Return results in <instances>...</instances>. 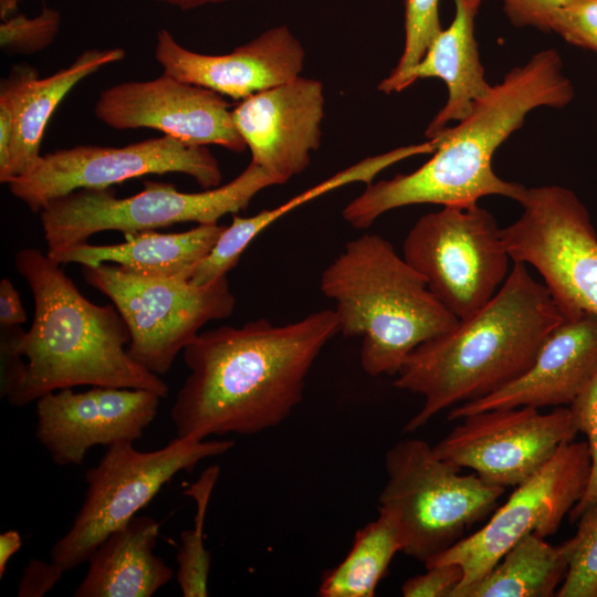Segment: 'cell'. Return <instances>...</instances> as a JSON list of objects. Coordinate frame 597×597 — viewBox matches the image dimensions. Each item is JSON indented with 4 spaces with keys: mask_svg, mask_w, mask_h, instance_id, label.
Instances as JSON below:
<instances>
[{
    "mask_svg": "<svg viewBox=\"0 0 597 597\" xmlns=\"http://www.w3.org/2000/svg\"><path fill=\"white\" fill-rule=\"evenodd\" d=\"M338 333L334 310L283 325L258 318L199 333L182 350L189 375L170 410L176 437L252 436L279 426L302 401L311 367Z\"/></svg>",
    "mask_w": 597,
    "mask_h": 597,
    "instance_id": "cell-1",
    "label": "cell"
},
{
    "mask_svg": "<svg viewBox=\"0 0 597 597\" xmlns=\"http://www.w3.org/2000/svg\"><path fill=\"white\" fill-rule=\"evenodd\" d=\"M574 94L558 52L553 49L537 52L492 85L457 126L434 135L438 147L421 167L368 184L345 206L344 220L356 229H366L383 213L400 207L470 206L493 195L520 203L526 188L499 177L492 167L493 156L522 127L530 112L543 106L563 108Z\"/></svg>",
    "mask_w": 597,
    "mask_h": 597,
    "instance_id": "cell-2",
    "label": "cell"
},
{
    "mask_svg": "<svg viewBox=\"0 0 597 597\" xmlns=\"http://www.w3.org/2000/svg\"><path fill=\"white\" fill-rule=\"evenodd\" d=\"M564 315L548 290L513 263L495 295L450 331L407 357L394 386L421 395V409L405 425L412 432L437 413L480 399L521 376Z\"/></svg>",
    "mask_w": 597,
    "mask_h": 597,
    "instance_id": "cell-3",
    "label": "cell"
},
{
    "mask_svg": "<svg viewBox=\"0 0 597 597\" xmlns=\"http://www.w3.org/2000/svg\"><path fill=\"white\" fill-rule=\"evenodd\" d=\"M14 266L30 287L34 316L21 339L25 371L11 406L82 385L168 396V385L129 356V329L114 304L88 301L61 264L35 248L19 250Z\"/></svg>",
    "mask_w": 597,
    "mask_h": 597,
    "instance_id": "cell-4",
    "label": "cell"
},
{
    "mask_svg": "<svg viewBox=\"0 0 597 597\" xmlns=\"http://www.w3.org/2000/svg\"><path fill=\"white\" fill-rule=\"evenodd\" d=\"M320 287L335 302L339 333L362 337L360 365L370 376L397 375L413 349L459 322L378 234L347 242L322 272Z\"/></svg>",
    "mask_w": 597,
    "mask_h": 597,
    "instance_id": "cell-5",
    "label": "cell"
},
{
    "mask_svg": "<svg viewBox=\"0 0 597 597\" xmlns=\"http://www.w3.org/2000/svg\"><path fill=\"white\" fill-rule=\"evenodd\" d=\"M276 185H281L277 178L250 161L228 184L200 192L179 191L172 184L153 180L126 198H117L111 188L77 189L48 201L39 212L46 253L85 243L103 231L126 235L177 223H218L223 216L245 209L261 190Z\"/></svg>",
    "mask_w": 597,
    "mask_h": 597,
    "instance_id": "cell-6",
    "label": "cell"
},
{
    "mask_svg": "<svg viewBox=\"0 0 597 597\" xmlns=\"http://www.w3.org/2000/svg\"><path fill=\"white\" fill-rule=\"evenodd\" d=\"M461 470L421 439H404L387 450L378 510L395 521L407 556L425 564L498 507L505 488Z\"/></svg>",
    "mask_w": 597,
    "mask_h": 597,
    "instance_id": "cell-7",
    "label": "cell"
},
{
    "mask_svg": "<svg viewBox=\"0 0 597 597\" xmlns=\"http://www.w3.org/2000/svg\"><path fill=\"white\" fill-rule=\"evenodd\" d=\"M233 446L231 439L176 437L154 451L137 450L133 442L107 447L85 473L84 501L69 532L52 546V564L64 573L87 562L104 538L136 516L174 475L191 472L203 459Z\"/></svg>",
    "mask_w": 597,
    "mask_h": 597,
    "instance_id": "cell-8",
    "label": "cell"
},
{
    "mask_svg": "<svg viewBox=\"0 0 597 597\" xmlns=\"http://www.w3.org/2000/svg\"><path fill=\"white\" fill-rule=\"evenodd\" d=\"M81 273L124 318L129 356L158 376L169 371L206 323L228 318L235 308L227 275L198 286L185 276H145L112 263L82 265Z\"/></svg>",
    "mask_w": 597,
    "mask_h": 597,
    "instance_id": "cell-9",
    "label": "cell"
},
{
    "mask_svg": "<svg viewBox=\"0 0 597 597\" xmlns=\"http://www.w3.org/2000/svg\"><path fill=\"white\" fill-rule=\"evenodd\" d=\"M402 256L459 320L495 295L511 260L496 219L478 203L443 206L420 217L404 240Z\"/></svg>",
    "mask_w": 597,
    "mask_h": 597,
    "instance_id": "cell-10",
    "label": "cell"
},
{
    "mask_svg": "<svg viewBox=\"0 0 597 597\" xmlns=\"http://www.w3.org/2000/svg\"><path fill=\"white\" fill-rule=\"evenodd\" d=\"M523 212L501 229L513 263L532 265L564 317L597 316V233L587 208L568 188H526Z\"/></svg>",
    "mask_w": 597,
    "mask_h": 597,
    "instance_id": "cell-11",
    "label": "cell"
},
{
    "mask_svg": "<svg viewBox=\"0 0 597 597\" xmlns=\"http://www.w3.org/2000/svg\"><path fill=\"white\" fill-rule=\"evenodd\" d=\"M185 174L203 189L220 186L222 172L207 146L170 136L122 147L77 145L41 155L9 184L10 193L34 213L50 200L77 189H103L146 175Z\"/></svg>",
    "mask_w": 597,
    "mask_h": 597,
    "instance_id": "cell-12",
    "label": "cell"
},
{
    "mask_svg": "<svg viewBox=\"0 0 597 597\" xmlns=\"http://www.w3.org/2000/svg\"><path fill=\"white\" fill-rule=\"evenodd\" d=\"M590 453L585 441H570L538 472L516 486L485 525L425 563L426 567L455 563L463 579L452 593L484 577L522 537L555 534L566 514L584 495L590 475Z\"/></svg>",
    "mask_w": 597,
    "mask_h": 597,
    "instance_id": "cell-13",
    "label": "cell"
},
{
    "mask_svg": "<svg viewBox=\"0 0 597 597\" xmlns=\"http://www.w3.org/2000/svg\"><path fill=\"white\" fill-rule=\"evenodd\" d=\"M462 419L433 452L502 488L528 480L578 433L569 407L548 413L533 407L500 408Z\"/></svg>",
    "mask_w": 597,
    "mask_h": 597,
    "instance_id": "cell-14",
    "label": "cell"
},
{
    "mask_svg": "<svg viewBox=\"0 0 597 597\" xmlns=\"http://www.w3.org/2000/svg\"><path fill=\"white\" fill-rule=\"evenodd\" d=\"M95 116L118 129L149 128L191 145H218L241 153L247 146L222 95L164 73L103 90Z\"/></svg>",
    "mask_w": 597,
    "mask_h": 597,
    "instance_id": "cell-15",
    "label": "cell"
},
{
    "mask_svg": "<svg viewBox=\"0 0 597 597\" xmlns=\"http://www.w3.org/2000/svg\"><path fill=\"white\" fill-rule=\"evenodd\" d=\"M160 399L132 388L52 391L36 400L35 436L54 463L77 465L92 447L134 443L156 418Z\"/></svg>",
    "mask_w": 597,
    "mask_h": 597,
    "instance_id": "cell-16",
    "label": "cell"
},
{
    "mask_svg": "<svg viewBox=\"0 0 597 597\" xmlns=\"http://www.w3.org/2000/svg\"><path fill=\"white\" fill-rule=\"evenodd\" d=\"M324 107L322 82L297 76L242 100L232 117L251 161L282 185L310 165L321 143Z\"/></svg>",
    "mask_w": 597,
    "mask_h": 597,
    "instance_id": "cell-17",
    "label": "cell"
},
{
    "mask_svg": "<svg viewBox=\"0 0 597 597\" xmlns=\"http://www.w3.org/2000/svg\"><path fill=\"white\" fill-rule=\"evenodd\" d=\"M154 54L164 73L234 100L296 78L305 61L301 42L286 25L217 55L188 50L167 29H160Z\"/></svg>",
    "mask_w": 597,
    "mask_h": 597,
    "instance_id": "cell-18",
    "label": "cell"
},
{
    "mask_svg": "<svg viewBox=\"0 0 597 597\" xmlns=\"http://www.w3.org/2000/svg\"><path fill=\"white\" fill-rule=\"evenodd\" d=\"M597 375V316L566 317L546 337L532 365L517 378L480 399L453 407L449 420L516 407L570 405Z\"/></svg>",
    "mask_w": 597,
    "mask_h": 597,
    "instance_id": "cell-19",
    "label": "cell"
},
{
    "mask_svg": "<svg viewBox=\"0 0 597 597\" xmlns=\"http://www.w3.org/2000/svg\"><path fill=\"white\" fill-rule=\"evenodd\" d=\"M481 3L454 0L451 24L442 29L428 46L422 59L402 76L389 84H378L385 94L399 93L417 80L436 77L447 86L448 98L426 129V137L447 128L451 121H462L474 103L485 96L492 85L485 80L474 36V21Z\"/></svg>",
    "mask_w": 597,
    "mask_h": 597,
    "instance_id": "cell-20",
    "label": "cell"
},
{
    "mask_svg": "<svg viewBox=\"0 0 597 597\" xmlns=\"http://www.w3.org/2000/svg\"><path fill=\"white\" fill-rule=\"evenodd\" d=\"M159 522L134 516L108 534L88 558V569L75 597H150L174 577L154 554Z\"/></svg>",
    "mask_w": 597,
    "mask_h": 597,
    "instance_id": "cell-21",
    "label": "cell"
},
{
    "mask_svg": "<svg viewBox=\"0 0 597 597\" xmlns=\"http://www.w3.org/2000/svg\"><path fill=\"white\" fill-rule=\"evenodd\" d=\"M224 228L210 223L184 232L147 230L126 234L121 243L85 242L48 255L60 264L95 266L112 263L145 276H185L189 280L192 269L210 252Z\"/></svg>",
    "mask_w": 597,
    "mask_h": 597,
    "instance_id": "cell-22",
    "label": "cell"
},
{
    "mask_svg": "<svg viewBox=\"0 0 597 597\" xmlns=\"http://www.w3.org/2000/svg\"><path fill=\"white\" fill-rule=\"evenodd\" d=\"M125 57L122 48L88 49L70 65L52 75L38 78L29 90L17 123L10 147L8 169L1 184L31 169L41 157L40 148L44 130L53 113L64 97L85 77L100 69Z\"/></svg>",
    "mask_w": 597,
    "mask_h": 597,
    "instance_id": "cell-23",
    "label": "cell"
},
{
    "mask_svg": "<svg viewBox=\"0 0 597 597\" xmlns=\"http://www.w3.org/2000/svg\"><path fill=\"white\" fill-rule=\"evenodd\" d=\"M567 569L566 543L553 546L531 533L515 543L484 577L453 597H551L556 595Z\"/></svg>",
    "mask_w": 597,
    "mask_h": 597,
    "instance_id": "cell-24",
    "label": "cell"
},
{
    "mask_svg": "<svg viewBox=\"0 0 597 597\" xmlns=\"http://www.w3.org/2000/svg\"><path fill=\"white\" fill-rule=\"evenodd\" d=\"M399 530L392 517H378L358 530L346 557L323 577L322 597H371L392 557L401 552Z\"/></svg>",
    "mask_w": 597,
    "mask_h": 597,
    "instance_id": "cell-25",
    "label": "cell"
},
{
    "mask_svg": "<svg viewBox=\"0 0 597 597\" xmlns=\"http://www.w3.org/2000/svg\"><path fill=\"white\" fill-rule=\"evenodd\" d=\"M437 147L438 139L429 138L421 144L402 146L380 155L366 157L360 161L331 176L316 186L308 188L302 193H298L274 209L262 210L261 212L248 218L233 214L232 222L228 226V230L243 247L247 248L262 230L283 214L290 212L292 209L349 184L364 182L368 185L373 182L374 178L386 168L412 156L432 154Z\"/></svg>",
    "mask_w": 597,
    "mask_h": 597,
    "instance_id": "cell-26",
    "label": "cell"
},
{
    "mask_svg": "<svg viewBox=\"0 0 597 597\" xmlns=\"http://www.w3.org/2000/svg\"><path fill=\"white\" fill-rule=\"evenodd\" d=\"M220 473L218 465H210L200 478L184 492L196 502L192 528L180 534V546L176 556L177 583L184 597H206L211 557L203 544V524L211 493Z\"/></svg>",
    "mask_w": 597,
    "mask_h": 597,
    "instance_id": "cell-27",
    "label": "cell"
},
{
    "mask_svg": "<svg viewBox=\"0 0 597 597\" xmlns=\"http://www.w3.org/2000/svg\"><path fill=\"white\" fill-rule=\"evenodd\" d=\"M574 537L566 541L568 569L557 597H597V504L577 520Z\"/></svg>",
    "mask_w": 597,
    "mask_h": 597,
    "instance_id": "cell-28",
    "label": "cell"
},
{
    "mask_svg": "<svg viewBox=\"0 0 597 597\" xmlns=\"http://www.w3.org/2000/svg\"><path fill=\"white\" fill-rule=\"evenodd\" d=\"M442 30L439 0H405V44L397 65L380 81L389 84L415 66Z\"/></svg>",
    "mask_w": 597,
    "mask_h": 597,
    "instance_id": "cell-29",
    "label": "cell"
},
{
    "mask_svg": "<svg viewBox=\"0 0 597 597\" xmlns=\"http://www.w3.org/2000/svg\"><path fill=\"white\" fill-rule=\"evenodd\" d=\"M61 27L57 10L43 6L40 13L28 18L13 13L0 24V46L9 54H31L44 50L56 38Z\"/></svg>",
    "mask_w": 597,
    "mask_h": 597,
    "instance_id": "cell-30",
    "label": "cell"
},
{
    "mask_svg": "<svg viewBox=\"0 0 597 597\" xmlns=\"http://www.w3.org/2000/svg\"><path fill=\"white\" fill-rule=\"evenodd\" d=\"M39 78L35 67L29 64H15L0 85V178L4 176L10 157V147L15 123L22 103Z\"/></svg>",
    "mask_w": 597,
    "mask_h": 597,
    "instance_id": "cell-31",
    "label": "cell"
},
{
    "mask_svg": "<svg viewBox=\"0 0 597 597\" xmlns=\"http://www.w3.org/2000/svg\"><path fill=\"white\" fill-rule=\"evenodd\" d=\"M578 432L587 437L590 453V475L582 499L570 510L569 521L577 522L591 505L597 504V375L587 388L569 405Z\"/></svg>",
    "mask_w": 597,
    "mask_h": 597,
    "instance_id": "cell-32",
    "label": "cell"
},
{
    "mask_svg": "<svg viewBox=\"0 0 597 597\" xmlns=\"http://www.w3.org/2000/svg\"><path fill=\"white\" fill-rule=\"evenodd\" d=\"M566 42L597 52V0H572L557 9L549 21V32Z\"/></svg>",
    "mask_w": 597,
    "mask_h": 597,
    "instance_id": "cell-33",
    "label": "cell"
},
{
    "mask_svg": "<svg viewBox=\"0 0 597 597\" xmlns=\"http://www.w3.org/2000/svg\"><path fill=\"white\" fill-rule=\"evenodd\" d=\"M427 572L408 578L401 586L405 597H452L463 579L459 564L446 563L426 567Z\"/></svg>",
    "mask_w": 597,
    "mask_h": 597,
    "instance_id": "cell-34",
    "label": "cell"
},
{
    "mask_svg": "<svg viewBox=\"0 0 597 597\" xmlns=\"http://www.w3.org/2000/svg\"><path fill=\"white\" fill-rule=\"evenodd\" d=\"M0 327V394L9 401L24 377L25 358L21 352L24 331L20 326Z\"/></svg>",
    "mask_w": 597,
    "mask_h": 597,
    "instance_id": "cell-35",
    "label": "cell"
},
{
    "mask_svg": "<svg viewBox=\"0 0 597 597\" xmlns=\"http://www.w3.org/2000/svg\"><path fill=\"white\" fill-rule=\"evenodd\" d=\"M569 1L572 0H503V10L515 27H532L549 32L552 15Z\"/></svg>",
    "mask_w": 597,
    "mask_h": 597,
    "instance_id": "cell-36",
    "label": "cell"
},
{
    "mask_svg": "<svg viewBox=\"0 0 597 597\" xmlns=\"http://www.w3.org/2000/svg\"><path fill=\"white\" fill-rule=\"evenodd\" d=\"M63 572L44 561L31 558L18 588L19 597H42L62 578Z\"/></svg>",
    "mask_w": 597,
    "mask_h": 597,
    "instance_id": "cell-37",
    "label": "cell"
},
{
    "mask_svg": "<svg viewBox=\"0 0 597 597\" xmlns=\"http://www.w3.org/2000/svg\"><path fill=\"white\" fill-rule=\"evenodd\" d=\"M27 322V312L13 283L0 281V326H20Z\"/></svg>",
    "mask_w": 597,
    "mask_h": 597,
    "instance_id": "cell-38",
    "label": "cell"
},
{
    "mask_svg": "<svg viewBox=\"0 0 597 597\" xmlns=\"http://www.w3.org/2000/svg\"><path fill=\"white\" fill-rule=\"evenodd\" d=\"M21 0H0V14L8 17L17 11ZM182 10L195 9L207 4H218L234 0H154Z\"/></svg>",
    "mask_w": 597,
    "mask_h": 597,
    "instance_id": "cell-39",
    "label": "cell"
},
{
    "mask_svg": "<svg viewBox=\"0 0 597 597\" xmlns=\"http://www.w3.org/2000/svg\"><path fill=\"white\" fill-rule=\"evenodd\" d=\"M21 535L15 530H9L0 535V578L6 573L9 559L21 547Z\"/></svg>",
    "mask_w": 597,
    "mask_h": 597,
    "instance_id": "cell-40",
    "label": "cell"
}]
</instances>
